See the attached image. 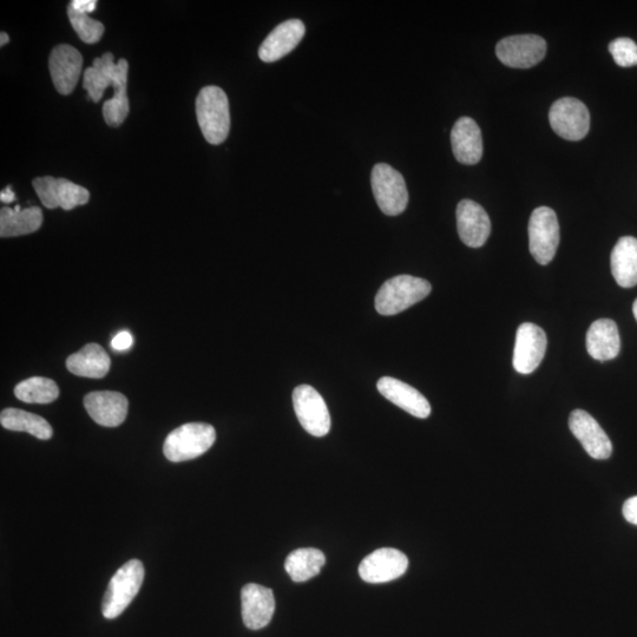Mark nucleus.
Here are the masks:
<instances>
[{
	"label": "nucleus",
	"mask_w": 637,
	"mask_h": 637,
	"mask_svg": "<svg viewBox=\"0 0 637 637\" xmlns=\"http://www.w3.org/2000/svg\"><path fill=\"white\" fill-rule=\"evenodd\" d=\"M85 410L98 425L116 428L128 416V399L120 392H91L84 398Z\"/></svg>",
	"instance_id": "obj_17"
},
{
	"label": "nucleus",
	"mask_w": 637,
	"mask_h": 637,
	"mask_svg": "<svg viewBox=\"0 0 637 637\" xmlns=\"http://www.w3.org/2000/svg\"><path fill=\"white\" fill-rule=\"evenodd\" d=\"M547 334L531 323L518 327L514 350V367L518 373L530 374L538 369L547 352Z\"/></svg>",
	"instance_id": "obj_11"
},
{
	"label": "nucleus",
	"mask_w": 637,
	"mask_h": 637,
	"mask_svg": "<svg viewBox=\"0 0 637 637\" xmlns=\"http://www.w3.org/2000/svg\"><path fill=\"white\" fill-rule=\"evenodd\" d=\"M431 291L429 281L411 275H399L380 287L376 297L377 311L385 317L402 313L428 297Z\"/></svg>",
	"instance_id": "obj_2"
},
{
	"label": "nucleus",
	"mask_w": 637,
	"mask_h": 637,
	"mask_svg": "<svg viewBox=\"0 0 637 637\" xmlns=\"http://www.w3.org/2000/svg\"><path fill=\"white\" fill-rule=\"evenodd\" d=\"M371 185L374 199L385 215L397 216L405 212L409 192L398 170L386 163L376 164L372 169Z\"/></svg>",
	"instance_id": "obj_5"
},
{
	"label": "nucleus",
	"mask_w": 637,
	"mask_h": 637,
	"mask_svg": "<svg viewBox=\"0 0 637 637\" xmlns=\"http://www.w3.org/2000/svg\"><path fill=\"white\" fill-rule=\"evenodd\" d=\"M70 5L77 12L85 13V15L95 11L97 8L96 0H72Z\"/></svg>",
	"instance_id": "obj_34"
},
{
	"label": "nucleus",
	"mask_w": 637,
	"mask_h": 637,
	"mask_svg": "<svg viewBox=\"0 0 637 637\" xmlns=\"http://www.w3.org/2000/svg\"><path fill=\"white\" fill-rule=\"evenodd\" d=\"M623 516L629 523L637 525V496L629 498L623 505Z\"/></svg>",
	"instance_id": "obj_33"
},
{
	"label": "nucleus",
	"mask_w": 637,
	"mask_h": 637,
	"mask_svg": "<svg viewBox=\"0 0 637 637\" xmlns=\"http://www.w3.org/2000/svg\"><path fill=\"white\" fill-rule=\"evenodd\" d=\"M409 567V560L402 551L384 548L364 558L359 575L367 583H386L402 577Z\"/></svg>",
	"instance_id": "obj_12"
},
{
	"label": "nucleus",
	"mask_w": 637,
	"mask_h": 637,
	"mask_svg": "<svg viewBox=\"0 0 637 637\" xmlns=\"http://www.w3.org/2000/svg\"><path fill=\"white\" fill-rule=\"evenodd\" d=\"M326 557L323 551L304 548L293 551L285 562L287 574L294 582L301 583L313 579L325 566Z\"/></svg>",
	"instance_id": "obj_27"
},
{
	"label": "nucleus",
	"mask_w": 637,
	"mask_h": 637,
	"mask_svg": "<svg viewBox=\"0 0 637 637\" xmlns=\"http://www.w3.org/2000/svg\"><path fill=\"white\" fill-rule=\"evenodd\" d=\"M560 245V225L557 215L549 207H538L530 216L529 248L531 255L540 265H548L554 260Z\"/></svg>",
	"instance_id": "obj_6"
},
{
	"label": "nucleus",
	"mask_w": 637,
	"mask_h": 637,
	"mask_svg": "<svg viewBox=\"0 0 637 637\" xmlns=\"http://www.w3.org/2000/svg\"><path fill=\"white\" fill-rule=\"evenodd\" d=\"M549 122L555 133L568 141H581L589 133V110L577 98L564 97L551 105Z\"/></svg>",
	"instance_id": "obj_7"
},
{
	"label": "nucleus",
	"mask_w": 637,
	"mask_h": 637,
	"mask_svg": "<svg viewBox=\"0 0 637 637\" xmlns=\"http://www.w3.org/2000/svg\"><path fill=\"white\" fill-rule=\"evenodd\" d=\"M305 32V24L300 19H288L279 24L261 44L259 49L261 61L274 63L284 58L298 47Z\"/></svg>",
	"instance_id": "obj_18"
},
{
	"label": "nucleus",
	"mask_w": 637,
	"mask_h": 637,
	"mask_svg": "<svg viewBox=\"0 0 637 637\" xmlns=\"http://www.w3.org/2000/svg\"><path fill=\"white\" fill-rule=\"evenodd\" d=\"M295 415L310 435L324 437L331 430V417L323 397L310 385H300L293 392Z\"/></svg>",
	"instance_id": "obj_8"
},
{
	"label": "nucleus",
	"mask_w": 637,
	"mask_h": 637,
	"mask_svg": "<svg viewBox=\"0 0 637 637\" xmlns=\"http://www.w3.org/2000/svg\"><path fill=\"white\" fill-rule=\"evenodd\" d=\"M68 16L72 28L84 43L95 44L101 41L104 34V25L101 22L95 21L85 13L77 12L71 5L68 8Z\"/></svg>",
	"instance_id": "obj_30"
},
{
	"label": "nucleus",
	"mask_w": 637,
	"mask_h": 637,
	"mask_svg": "<svg viewBox=\"0 0 637 637\" xmlns=\"http://www.w3.org/2000/svg\"><path fill=\"white\" fill-rule=\"evenodd\" d=\"M0 423L3 428L16 431L28 432L30 435L48 441L54 436L51 425L41 416L19 409H5L0 415Z\"/></svg>",
	"instance_id": "obj_28"
},
{
	"label": "nucleus",
	"mask_w": 637,
	"mask_h": 637,
	"mask_svg": "<svg viewBox=\"0 0 637 637\" xmlns=\"http://www.w3.org/2000/svg\"><path fill=\"white\" fill-rule=\"evenodd\" d=\"M43 213L39 207L15 209L4 207L0 210V236L16 238V236L35 233L42 227Z\"/></svg>",
	"instance_id": "obj_22"
},
{
	"label": "nucleus",
	"mask_w": 637,
	"mask_h": 637,
	"mask_svg": "<svg viewBox=\"0 0 637 637\" xmlns=\"http://www.w3.org/2000/svg\"><path fill=\"white\" fill-rule=\"evenodd\" d=\"M569 428L591 458L604 461L612 456L613 444L600 424L583 410L571 412Z\"/></svg>",
	"instance_id": "obj_13"
},
{
	"label": "nucleus",
	"mask_w": 637,
	"mask_h": 637,
	"mask_svg": "<svg viewBox=\"0 0 637 637\" xmlns=\"http://www.w3.org/2000/svg\"><path fill=\"white\" fill-rule=\"evenodd\" d=\"M9 41H10L9 35L6 34V32H2V34H0V45L4 47V45L8 44Z\"/></svg>",
	"instance_id": "obj_36"
},
{
	"label": "nucleus",
	"mask_w": 637,
	"mask_h": 637,
	"mask_svg": "<svg viewBox=\"0 0 637 637\" xmlns=\"http://www.w3.org/2000/svg\"><path fill=\"white\" fill-rule=\"evenodd\" d=\"M216 441V432L206 423H188L170 432L163 453L170 462L190 461L206 453Z\"/></svg>",
	"instance_id": "obj_3"
},
{
	"label": "nucleus",
	"mask_w": 637,
	"mask_h": 637,
	"mask_svg": "<svg viewBox=\"0 0 637 637\" xmlns=\"http://www.w3.org/2000/svg\"><path fill=\"white\" fill-rule=\"evenodd\" d=\"M621 350L619 328L613 320L600 319L590 326L587 333V351L599 361L615 359Z\"/></svg>",
	"instance_id": "obj_21"
},
{
	"label": "nucleus",
	"mask_w": 637,
	"mask_h": 637,
	"mask_svg": "<svg viewBox=\"0 0 637 637\" xmlns=\"http://www.w3.org/2000/svg\"><path fill=\"white\" fill-rule=\"evenodd\" d=\"M196 116L206 141L219 146L227 140L231 130V111L228 97L221 88H203L196 98Z\"/></svg>",
	"instance_id": "obj_1"
},
{
	"label": "nucleus",
	"mask_w": 637,
	"mask_h": 637,
	"mask_svg": "<svg viewBox=\"0 0 637 637\" xmlns=\"http://www.w3.org/2000/svg\"><path fill=\"white\" fill-rule=\"evenodd\" d=\"M377 389L383 397L413 417L425 419L431 415L429 400L409 384L396 378L384 377L379 380Z\"/></svg>",
	"instance_id": "obj_19"
},
{
	"label": "nucleus",
	"mask_w": 637,
	"mask_h": 637,
	"mask_svg": "<svg viewBox=\"0 0 637 637\" xmlns=\"http://www.w3.org/2000/svg\"><path fill=\"white\" fill-rule=\"evenodd\" d=\"M609 51L614 61L622 68L637 65V44L630 38H617L609 44Z\"/></svg>",
	"instance_id": "obj_31"
},
{
	"label": "nucleus",
	"mask_w": 637,
	"mask_h": 637,
	"mask_svg": "<svg viewBox=\"0 0 637 637\" xmlns=\"http://www.w3.org/2000/svg\"><path fill=\"white\" fill-rule=\"evenodd\" d=\"M83 67L81 52L69 44L57 45L49 58L52 82L61 95L74 93Z\"/></svg>",
	"instance_id": "obj_14"
},
{
	"label": "nucleus",
	"mask_w": 637,
	"mask_h": 637,
	"mask_svg": "<svg viewBox=\"0 0 637 637\" xmlns=\"http://www.w3.org/2000/svg\"><path fill=\"white\" fill-rule=\"evenodd\" d=\"M242 619L251 630L265 628L275 612L273 590L260 584L248 583L241 591Z\"/></svg>",
	"instance_id": "obj_16"
},
{
	"label": "nucleus",
	"mask_w": 637,
	"mask_h": 637,
	"mask_svg": "<svg viewBox=\"0 0 637 637\" xmlns=\"http://www.w3.org/2000/svg\"><path fill=\"white\" fill-rule=\"evenodd\" d=\"M116 64L114 55L107 52L101 58H95L93 67L84 71L83 88L87 90L90 100L100 102L104 91L113 87Z\"/></svg>",
	"instance_id": "obj_26"
},
{
	"label": "nucleus",
	"mask_w": 637,
	"mask_h": 637,
	"mask_svg": "<svg viewBox=\"0 0 637 637\" xmlns=\"http://www.w3.org/2000/svg\"><path fill=\"white\" fill-rule=\"evenodd\" d=\"M134 344V338L131 336V333L128 331H122L111 340V347L114 348L115 351L123 352L129 350L131 346Z\"/></svg>",
	"instance_id": "obj_32"
},
{
	"label": "nucleus",
	"mask_w": 637,
	"mask_h": 637,
	"mask_svg": "<svg viewBox=\"0 0 637 637\" xmlns=\"http://www.w3.org/2000/svg\"><path fill=\"white\" fill-rule=\"evenodd\" d=\"M15 396L28 404H50L58 398L59 389L54 380L32 377L16 386Z\"/></svg>",
	"instance_id": "obj_29"
},
{
	"label": "nucleus",
	"mask_w": 637,
	"mask_h": 637,
	"mask_svg": "<svg viewBox=\"0 0 637 637\" xmlns=\"http://www.w3.org/2000/svg\"><path fill=\"white\" fill-rule=\"evenodd\" d=\"M128 70L126 59H120L116 64L113 80L114 97L103 104L104 120L109 127H120L129 115Z\"/></svg>",
	"instance_id": "obj_23"
},
{
	"label": "nucleus",
	"mask_w": 637,
	"mask_h": 637,
	"mask_svg": "<svg viewBox=\"0 0 637 637\" xmlns=\"http://www.w3.org/2000/svg\"><path fill=\"white\" fill-rule=\"evenodd\" d=\"M453 155L459 163L474 166L482 160V131L470 117H461L451 131Z\"/></svg>",
	"instance_id": "obj_20"
},
{
	"label": "nucleus",
	"mask_w": 637,
	"mask_h": 637,
	"mask_svg": "<svg viewBox=\"0 0 637 637\" xmlns=\"http://www.w3.org/2000/svg\"><path fill=\"white\" fill-rule=\"evenodd\" d=\"M633 313H634V317H635V319L637 321V299L634 302Z\"/></svg>",
	"instance_id": "obj_37"
},
{
	"label": "nucleus",
	"mask_w": 637,
	"mask_h": 637,
	"mask_svg": "<svg viewBox=\"0 0 637 637\" xmlns=\"http://www.w3.org/2000/svg\"><path fill=\"white\" fill-rule=\"evenodd\" d=\"M111 360L104 348L97 344L85 345L81 351L71 354L68 370L78 377L100 379L107 376Z\"/></svg>",
	"instance_id": "obj_24"
},
{
	"label": "nucleus",
	"mask_w": 637,
	"mask_h": 637,
	"mask_svg": "<svg viewBox=\"0 0 637 637\" xmlns=\"http://www.w3.org/2000/svg\"><path fill=\"white\" fill-rule=\"evenodd\" d=\"M547 54V42L537 35L510 36L499 41L496 55L509 68L530 69Z\"/></svg>",
	"instance_id": "obj_9"
},
{
	"label": "nucleus",
	"mask_w": 637,
	"mask_h": 637,
	"mask_svg": "<svg viewBox=\"0 0 637 637\" xmlns=\"http://www.w3.org/2000/svg\"><path fill=\"white\" fill-rule=\"evenodd\" d=\"M612 273L623 288L637 285V239L625 236L617 242L612 252Z\"/></svg>",
	"instance_id": "obj_25"
},
{
	"label": "nucleus",
	"mask_w": 637,
	"mask_h": 637,
	"mask_svg": "<svg viewBox=\"0 0 637 637\" xmlns=\"http://www.w3.org/2000/svg\"><path fill=\"white\" fill-rule=\"evenodd\" d=\"M459 238L471 248L482 247L491 234V221L485 209L471 200H463L457 206Z\"/></svg>",
	"instance_id": "obj_15"
},
{
	"label": "nucleus",
	"mask_w": 637,
	"mask_h": 637,
	"mask_svg": "<svg viewBox=\"0 0 637 637\" xmlns=\"http://www.w3.org/2000/svg\"><path fill=\"white\" fill-rule=\"evenodd\" d=\"M32 186L43 206L49 209L61 207L64 210H71L87 205L90 200L88 189L67 179H55L52 176L36 177L32 181Z\"/></svg>",
	"instance_id": "obj_10"
},
{
	"label": "nucleus",
	"mask_w": 637,
	"mask_h": 637,
	"mask_svg": "<svg viewBox=\"0 0 637 637\" xmlns=\"http://www.w3.org/2000/svg\"><path fill=\"white\" fill-rule=\"evenodd\" d=\"M143 580L144 567L140 560H131L116 571L102 604L105 619H116L130 606L139 594Z\"/></svg>",
	"instance_id": "obj_4"
},
{
	"label": "nucleus",
	"mask_w": 637,
	"mask_h": 637,
	"mask_svg": "<svg viewBox=\"0 0 637 637\" xmlns=\"http://www.w3.org/2000/svg\"><path fill=\"white\" fill-rule=\"evenodd\" d=\"M0 200L4 203H12L16 200V195L12 192L11 186L3 190L2 194H0Z\"/></svg>",
	"instance_id": "obj_35"
}]
</instances>
